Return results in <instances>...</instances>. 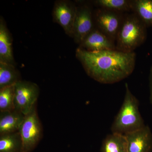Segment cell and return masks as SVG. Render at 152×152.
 Wrapping results in <instances>:
<instances>
[{
	"instance_id": "cell-1",
	"label": "cell",
	"mask_w": 152,
	"mask_h": 152,
	"mask_svg": "<svg viewBox=\"0 0 152 152\" xmlns=\"http://www.w3.org/2000/svg\"><path fill=\"white\" fill-rule=\"evenodd\" d=\"M76 56L87 75L99 83L113 84L130 75L134 69V52L117 50L89 52L79 48Z\"/></svg>"
},
{
	"instance_id": "cell-2",
	"label": "cell",
	"mask_w": 152,
	"mask_h": 152,
	"mask_svg": "<svg viewBox=\"0 0 152 152\" xmlns=\"http://www.w3.org/2000/svg\"><path fill=\"white\" fill-rule=\"evenodd\" d=\"M125 88L124 102L111 126L112 133L124 135L145 126L139 111L138 100L131 92L127 83Z\"/></svg>"
},
{
	"instance_id": "cell-3",
	"label": "cell",
	"mask_w": 152,
	"mask_h": 152,
	"mask_svg": "<svg viewBox=\"0 0 152 152\" xmlns=\"http://www.w3.org/2000/svg\"><path fill=\"white\" fill-rule=\"evenodd\" d=\"M147 27L135 13L124 15L115 41L116 50L131 53L145 42Z\"/></svg>"
},
{
	"instance_id": "cell-4",
	"label": "cell",
	"mask_w": 152,
	"mask_h": 152,
	"mask_svg": "<svg viewBox=\"0 0 152 152\" xmlns=\"http://www.w3.org/2000/svg\"><path fill=\"white\" fill-rule=\"evenodd\" d=\"M19 132L23 142V152L32 151L42 140L43 132L38 116L37 104L25 115Z\"/></svg>"
},
{
	"instance_id": "cell-5",
	"label": "cell",
	"mask_w": 152,
	"mask_h": 152,
	"mask_svg": "<svg viewBox=\"0 0 152 152\" xmlns=\"http://www.w3.org/2000/svg\"><path fill=\"white\" fill-rule=\"evenodd\" d=\"M14 86L15 110L26 115L37 104L39 88L35 83L22 80Z\"/></svg>"
},
{
	"instance_id": "cell-6",
	"label": "cell",
	"mask_w": 152,
	"mask_h": 152,
	"mask_svg": "<svg viewBox=\"0 0 152 152\" xmlns=\"http://www.w3.org/2000/svg\"><path fill=\"white\" fill-rule=\"evenodd\" d=\"M124 16L121 13L99 8L95 14V22L98 29L115 42Z\"/></svg>"
},
{
	"instance_id": "cell-7",
	"label": "cell",
	"mask_w": 152,
	"mask_h": 152,
	"mask_svg": "<svg viewBox=\"0 0 152 152\" xmlns=\"http://www.w3.org/2000/svg\"><path fill=\"white\" fill-rule=\"evenodd\" d=\"M77 7L69 1H58L53 9L54 20L64 28L67 34L72 37Z\"/></svg>"
},
{
	"instance_id": "cell-8",
	"label": "cell",
	"mask_w": 152,
	"mask_h": 152,
	"mask_svg": "<svg viewBox=\"0 0 152 152\" xmlns=\"http://www.w3.org/2000/svg\"><path fill=\"white\" fill-rule=\"evenodd\" d=\"M92 14L86 5L77 7L74 22L72 37L76 43L80 44L85 38L94 30Z\"/></svg>"
},
{
	"instance_id": "cell-9",
	"label": "cell",
	"mask_w": 152,
	"mask_h": 152,
	"mask_svg": "<svg viewBox=\"0 0 152 152\" xmlns=\"http://www.w3.org/2000/svg\"><path fill=\"white\" fill-rule=\"evenodd\" d=\"M80 45L79 48L89 52L116 50L115 42L97 28H94Z\"/></svg>"
},
{
	"instance_id": "cell-10",
	"label": "cell",
	"mask_w": 152,
	"mask_h": 152,
	"mask_svg": "<svg viewBox=\"0 0 152 152\" xmlns=\"http://www.w3.org/2000/svg\"><path fill=\"white\" fill-rule=\"evenodd\" d=\"M128 152H151L152 133L148 126L125 135Z\"/></svg>"
},
{
	"instance_id": "cell-11",
	"label": "cell",
	"mask_w": 152,
	"mask_h": 152,
	"mask_svg": "<svg viewBox=\"0 0 152 152\" xmlns=\"http://www.w3.org/2000/svg\"><path fill=\"white\" fill-rule=\"evenodd\" d=\"M25 115L15 110L0 112V135L19 132Z\"/></svg>"
},
{
	"instance_id": "cell-12",
	"label": "cell",
	"mask_w": 152,
	"mask_h": 152,
	"mask_svg": "<svg viewBox=\"0 0 152 152\" xmlns=\"http://www.w3.org/2000/svg\"><path fill=\"white\" fill-rule=\"evenodd\" d=\"M0 63L15 66L12 48V39L3 19H0Z\"/></svg>"
},
{
	"instance_id": "cell-13",
	"label": "cell",
	"mask_w": 152,
	"mask_h": 152,
	"mask_svg": "<svg viewBox=\"0 0 152 152\" xmlns=\"http://www.w3.org/2000/svg\"><path fill=\"white\" fill-rule=\"evenodd\" d=\"M101 152H128V143L124 135L112 133L103 141Z\"/></svg>"
},
{
	"instance_id": "cell-14",
	"label": "cell",
	"mask_w": 152,
	"mask_h": 152,
	"mask_svg": "<svg viewBox=\"0 0 152 152\" xmlns=\"http://www.w3.org/2000/svg\"><path fill=\"white\" fill-rule=\"evenodd\" d=\"M0 152H23V142L19 132L0 135Z\"/></svg>"
},
{
	"instance_id": "cell-15",
	"label": "cell",
	"mask_w": 152,
	"mask_h": 152,
	"mask_svg": "<svg viewBox=\"0 0 152 152\" xmlns=\"http://www.w3.org/2000/svg\"><path fill=\"white\" fill-rule=\"evenodd\" d=\"M132 11L147 27H152V0H133Z\"/></svg>"
},
{
	"instance_id": "cell-16",
	"label": "cell",
	"mask_w": 152,
	"mask_h": 152,
	"mask_svg": "<svg viewBox=\"0 0 152 152\" xmlns=\"http://www.w3.org/2000/svg\"><path fill=\"white\" fill-rule=\"evenodd\" d=\"M20 80V73L15 66L0 63V89L14 86Z\"/></svg>"
},
{
	"instance_id": "cell-17",
	"label": "cell",
	"mask_w": 152,
	"mask_h": 152,
	"mask_svg": "<svg viewBox=\"0 0 152 152\" xmlns=\"http://www.w3.org/2000/svg\"><path fill=\"white\" fill-rule=\"evenodd\" d=\"M96 6L100 8L123 13L132 11V1L130 0H96Z\"/></svg>"
},
{
	"instance_id": "cell-18",
	"label": "cell",
	"mask_w": 152,
	"mask_h": 152,
	"mask_svg": "<svg viewBox=\"0 0 152 152\" xmlns=\"http://www.w3.org/2000/svg\"><path fill=\"white\" fill-rule=\"evenodd\" d=\"M15 85L0 89V112L15 110Z\"/></svg>"
},
{
	"instance_id": "cell-19",
	"label": "cell",
	"mask_w": 152,
	"mask_h": 152,
	"mask_svg": "<svg viewBox=\"0 0 152 152\" xmlns=\"http://www.w3.org/2000/svg\"><path fill=\"white\" fill-rule=\"evenodd\" d=\"M149 85L150 91V100L152 104V66L151 68L149 76Z\"/></svg>"
}]
</instances>
